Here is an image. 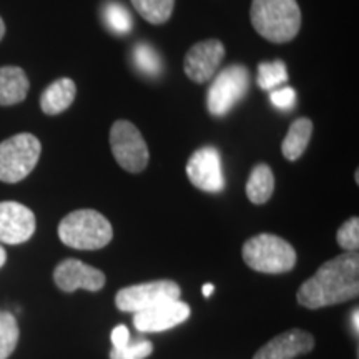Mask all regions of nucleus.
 Segmentation results:
<instances>
[{"label":"nucleus","mask_w":359,"mask_h":359,"mask_svg":"<svg viewBox=\"0 0 359 359\" xmlns=\"http://www.w3.org/2000/svg\"><path fill=\"white\" fill-rule=\"evenodd\" d=\"M359 293V257L356 251L339 255L323 263L314 275L299 286L296 298L302 306L320 309L346 303Z\"/></svg>","instance_id":"f257e3e1"},{"label":"nucleus","mask_w":359,"mask_h":359,"mask_svg":"<svg viewBox=\"0 0 359 359\" xmlns=\"http://www.w3.org/2000/svg\"><path fill=\"white\" fill-rule=\"evenodd\" d=\"M251 24L273 43L291 42L302 29V11L296 0H253Z\"/></svg>","instance_id":"f03ea898"},{"label":"nucleus","mask_w":359,"mask_h":359,"mask_svg":"<svg viewBox=\"0 0 359 359\" xmlns=\"http://www.w3.org/2000/svg\"><path fill=\"white\" fill-rule=\"evenodd\" d=\"M58 238L62 243L75 250H100L111 241L114 228L95 210H75L58 224Z\"/></svg>","instance_id":"7ed1b4c3"},{"label":"nucleus","mask_w":359,"mask_h":359,"mask_svg":"<svg viewBox=\"0 0 359 359\" xmlns=\"http://www.w3.org/2000/svg\"><path fill=\"white\" fill-rule=\"evenodd\" d=\"M243 262L255 271L280 275L294 268L296 251L283 238L262 233L243 245Z\"/></svg>","instance_id":"20e7f679"},{"label":"nucleus","mask_w":359,"mask_h":359,"mask_svg":"<svg viewBox=\"0 0 359 359\" xmlns=\"http://www.w3.org/2000/svg\"><path fill=\"white\" fill-rule=\"evenodd\" d=\"M42 145L32 133H19L0 143V182L19 183L37 167Z\"/></svg>","instance_id":"39448f33"},{"label":"nucleus","mask_w":359,"mask_h":359,"mask_svg":"<svg viewBox=\"0 0 359 359\" xmlns=\"http://www.w3.org/2000/svg\"><path fill=\"white\" fill-rule=\"evenodd\" d=\"M213 79L206 95V107L213 116H224L248 92L250 72L246 67L235 64L223 69Z\"/></svg>","instance_id":"423d86ee"},{"label":"nucleus","mask_w":359,"mask_h":359,"mask_svg":"<svg viewBox=\"0 0 359 359\" xmlns=\"http://www.w3.org/2000/svg\"><path fill=\"white\" fill-rule=\"evenodd\" d=\"M110 148L116 163L130 173H140L147 168L150 154L140 130L127 120H116L110 130Z\"/></svg>","instance_id":"0eeeda50"},{"label":"nucleus","mask_w":359,"mask_h":359,"mask_svg":"<svg viewBox=\"0 0 359 359\" xmlns=\"http://www.w3.org/2000/svg\"><path fill=\"white\" fill-rule=\"evenodd\" d=\"M180 294L182 290L177 283L172 280H158L122 288L116 293L115 304L120 311L138 313L168 299H180Z\"/></svg>","instance_id":"6e6552de"},{"label":"nucleus","mask_w":359,"mask_h":359,"mask_svg":"<svg viewBox=\"0 0 359 359\" xmlns=\"http://www.w3.org/2000/svg\"><path fill=\"white\" fill-rule=\"evenodd\" d=\"M188 180L198 190L219 193L224 188L222 155L215 147H203L190 156L187 163Z\"/></svg>","instance_id":"1a4fd4ad"},{"label":"nucleus","mask_w":359,"mask_h":359,"mask_svg":"<svg viewBox=\"0 0 359 359\" xmlns=\"http://www.w3.org/2000/svg\"><path fill=\"white\" fill-rule=\"evenodd\" d=\"M223 57L224 47L217 39L195 43L187 52L185 62H183L187 77L195 83H206L218 74Z\"/></svg>","instance_id":"9d476101"},{"label":"nucleus","mask_w":359,"mask_h":359,"mask_svg":"<svg viewBox=\"0 0 359 359\" xmlns=\"http://www.w3.org/2000/svg\"><path fill=\"white\" fill-rule=\"evenodd\" d=\"M133 314V325L140 333H161L185 323L190 318V306L182 299H168Z\"/></svg>","instance_id":"9b49d317"},{"label":"nucleus","mask_w":359,"mask_h":359,"mask_svg":"<svg viewBox=\"0 0 359 359\" xmlns=\"http://www.w3.org/2000/svg\"><path fill=\"white\" fill-rule=\"evenodd\" d=\"M37 222L35 215L25 205L17 201H0V241L20 245L34 236Z\"/></svg>","instance_id":"f8f14e48"},{"label":"nucleus","mask_w":359,"mask_h":359,"mask_svg":"<svg viewBox=\"0 0 359 359\" xmlns=\"http://www.w3.org/2000/svg\"><path fill=\"white\" fill-rule=\"evenodd\" d=\"M53 281L65 293H74L77 290L100 291L105 286V275L100 269L90 266L75 258H67L57 264L53 271Z\"/></svg>","instance_id":"ddd939ff"},{"label":"nucleus","mask_w":359,"mask_h":359,"mask_svg":"<svg viewBox=\"0 0 359 359\" xmlns=\"http://www.w3.org/2000/svg\"><path fill=\"white\" fill-rule=\"evenodd\" d=\"M314 338L304 330H290L259 348L253 359H294L313 351Z\"/></svg>","instance_id":"4468645a"},{"label":"nucleus","mask_w":359,"mask_h":359,"mask_svg":"<svg viewBox=\"0 0 359 359\" xmlns=\"http://www.w3.org/2000/svg\"><path fill=\"white\" fill-rule=\"evenodd\" d=\"M77 97V85L72 79L62 77L52 82L40 97V109L45 115H60L74 103Z\"/></svg>","instance_id":"2eb2a0df"},{"label":"nucleus","mask_w":359,"mask_h":359,"mask_svg":"<svg viewBox=\"0 0 359 359\" xmlns=\"http://www.w3.org/2000/svg\"><path fill=\"white\" fill-rule=\"evenodd\" d=\"M29 88V77L20 67H0V107H12L24 102Z\"/></svg>","instance_id":"dca6fc26"},{"label":"nucleus","mask_w":359,"mask_h":359,"mask_svg":"<svg viewBox=\"0 0 359 359\" xmlns=\"http://www.w3.org/2000/svg\"><path fill=\"white\" fill-rule=\"evenodd\" d=\"M311 135H313L311 120L306 118V116L294 120V122L291 123L288 133H286L285 140L281 143L283 156L290 161H296L298 158H302L309 145V140H311Z\"/></svg>","instance_id":"f3484780"},{"label":"nucleus","mask_w":359,"mask_h":359,"mask_svg":"<svg viewBox=\"0 0 359 359\" xmlns=\"http://www.w3.org/2000/svg\"><path fill=\"white\" fill-rule=\"evenodd\" d=\"M275 191V175L266 163H259L251 170L246 182V195L251 203L264 205Z\"/></svg>","instance_id":"a211bd4d"},{"label":"nucleus","mask_w":359,"mask_h":359,"mask_svg":"<svg viewBox=\"0 0 359 359\" xmlns=\"http://www.w3.org/2000/svg\"><path fill=\"white\" fill-rule=\"evenodd\" d=\"M135 11L154 25L165 24L172 17L175 0H130Z\"/></svg>","instance_id":"6ab92c4d"},{"label":"nucleus","mask_w":359,"mask_h":359,"mask_svg":"<svg viewBox=\"0 0 359 359\" xmlns=\"http://www.w3.org/2000/svg\"><path fill=\"white\" fill-rule=\"evenodd\" d=\"M133 62L138 72L147 77H158L163 70V62L158 52L148 43H137L133 48Z\"/></svg>","instance_id":"aec40b11"},{"label":"nucleus","mask_w":359,"mask_h":359,"mask_svg":"<svg viewBox=\"0 0 359 359\" xmlns=\"http://www.w3.org/2000/svg\"><path fill=\"white\" fill-rule=\"evenodd\" d=\"M103 20L111 32L116 35H127L132 32V15L118 2H107L103 6Z\"/></svg>","instance_id":"412c9836"},{"label":"nucleus","mask_w":359,"mask_h":359,"mask_svg":"<svg viewBox=\"0 0 359 359\" xmlns=\"http://www.w3.org/2000/svg\"><path fill=\"white\" fill-rule=\"evenodd\" d=\"M19 336L20 331L15 316L8 311H0V359H7L15 351Z\"/></svg>","instance_id":"4be33fe9"},{"label":"nucleus","mask_w":359,"mask_h":359,"mask_svg":"<svg viewBox=\"0 0 359 359\" xmlns=\"http://www.w3.org/2000/svg\"><path fill=\"white\" fill-rule=\"evenodd\" d=\"M288 82V70L283 60L262 62L258 65V85L263 90H275Z\"/></svg>","instance_id":"5701e85b"},{"label":"nucleus","mask_w":359,"mask_h":359,"mask_svg":"<svg viewBox=\"0 0 359 359\" xmlns=\"http://www.w3.org/2000/svg\"><path fill=\"white\" fill-rule=\"evenodd\" d=\"M154 353V344L148 339H138L122 348H111L110 359H145Z\"/></svg>","instance_id":"b1692460"},{"label":"nucleus","mask_w":359,"mask_h":359,"mask_svg":"<svg viewBox=\"0 0 359 359\" xmlns=\"http://www.w3.org/2000/svg\"><path fill=\"white\" fill-rule=\"evenodd\" d=\"M338 245L346 251H358L359 248V218L353 217L343 223L338 230Z\"/></svg>","instance_id":"393cba45"},{"label":"nucleus","mask_w":359,"mask_h":359,"mask_svg":"<svg viewBox=\"0 0 359 359\" xmlns=\"http://www.w3.org/2000/svg\"><path fill=\"white\" fill-rule=\"evenodd\" d=\"M271 103L278 110H291L296 103V92L291 87L271 90Z\"/></svg>","instance_id":"a878e982"},{"label":"nucleus","mask_w":359,"mask_h":359,"mask_svg":"<svg viewBox=\"0 0 359 359\" xmlns=\"http://www.w3.org/2000/svg\"><path fill=\"white\" fill-rule=\"evenodd\" d=\"M111 343H114V348H122L125 344L130 343V331L128 327L125 325H118L116 327H114L111 331Z\"/></svg>","instance_id":"bb28decb"},{"label":"nucleus","mask_w":359,"mask_h":359,"mask_svg":"<svg viewBox=\"0 0 359 359\" xmlns=\"http://www.w3.org/2000/svg\"><path fill=\"white\" fill-rule=\"evenodd\" d=\"M215 291V285H212V283H208V285H203V296L205 298H210V296L213 294Z\"/></svg>","instance_id":"cd10ccee"},{"label":"nucleus","mask_w":359,"mask_h":359,"mask_svg":"<svg viewBox=\"0 0 359 359\" xmlns=\"http://www.w3.org/2000/svg\"><path fill=\"white\" fill-rule=\"evenodd\" d=\"M351 321H353V325H354V331H356V333H358V331H359V311H358V309H354Z\"/></svg>","instance_id":"c85d7f7f"},{"label":"nucleus","mask_w":359,"mask_h":359,"mask_svg":"<svg viewBox=\"0 0 359 359\" xmlns=\"http://www.w3.org/2000/svg\"><path fill=\"white\" fill-rule=\"evenodd\" d=\"M6 262H7V253H6V250H4V246L0 245V268L6 264Z\"/></svg>","instance_id":"c756f323"},{"label":"nucleus","mask_w":359,"mask_h":359,"mask_svg":"<svg viewBox=\"0 0 359 359\" xmlns=\"http://www.w3.org/2000/svg\"><path fill=\"white\" fill-rule=\"evenodd\" d=\"M4 35H6V22L0 17V40L4 39Z\"/></svg>","instance_id":"7c9ffc66"}]
</instances>
